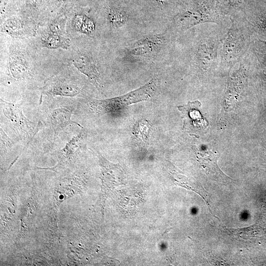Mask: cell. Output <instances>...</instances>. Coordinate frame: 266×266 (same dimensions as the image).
Listing matches in <instances>:
<instances>
[{
    "label": "cell",
    "mask_w": 266,
    "mask_h": 266,
    "mask_svg": "<svg viewBox=\"0 0 266 266\" xmlns=\"http://www.w3.org/2000/svg\"><path fill=\"white\" fill-rule=\"evenodd\" d=\"M73 64L81 72L86 75L94 83L100 85L99 72L96 64L90 57L84 53H78L75 56Z\"/></svg>",
    "instance_id": "8fae6325"
},
{
    "label": "cell",
    "mask_w": 266,
    "mask_h": 266,
    "mask_svg": "<svg viewBox=\"0 0 266 266\" xmlns=\"http://www.w3.org/2000/svg\"><path fill=\"white\" fill-rule=\"evenodd\" d=\"M22 27L18 21H9L5 23V29L10 33H17L21 30Z\"/></svg>",
    "instance_id": "44dd1931"
},
{
    "label": "cell",
    "mask_w": 266,
    "mask_h": 266,
    "mask_svg": "<svg viewBox=\"0 0 266 266\" xmlns=\"http://www.w3.org/2000/svg\"><path fill=\"white\" fill-rule=\"evenodd\" d=\"M85 132L83 129L72 137L65 146L56 154L57 160V165L50 168L42 169L57 171L68 166L72 163L77 153L81 147L85 137Z\"/></svg>",
    "instance_id": "8992f818"
},
{
    "label": "cell",
    "mask_w": 266,
    "mask_h": 266,
    "mask_svg": "<svg viewBox=\"0 0 266 266\" xmlns=\"http://www.w3.org/2000/svg\"><path fill=\"white\" fill-rule=\"evenodd\" d=\"M252 52L257 62L266 74V40L254 38L251 42Z\"/></svg>",
    "instance_id": "9a60e30c"
},
{
    "label": "cell",
    "mask_w": 266,
    "mask_h": 266,
    "mask_svg": "<svg viewBox=\"0 0 266 266\" xmlns=\"http://www.w3.org/2000/svg\"><path fill=\"white\" fill-rule=\"evenodd\" d=\"M80 89L76 85L65 82H57L49 84L42 88L40 99V104L42 102L43 94L48 96H60L73 97L80 93Z\"/></svg>",
    "instance_id": "7c38bea8"
},
{
    "label": "cell",
    "mask_w": 266,
    "mask_h": 266,
    "mask_svg": "<svg viewBox=\"0 0 266 266\" xmlns=\"http://www.w3.org/2000/svg\"><path fill=\"white\" fill-rule=\"evenodd\" d=\"M74 26L81 32L90 33L94 30L93 22L89 18L82 15H77L73 21Z\"/></svg>",
    "instance_id": "ac0fdd59"
},
{
    "label": "cell",
    "mask_w": 266,
    "mask_h": 266,
    "mask_svg": "<svg viewBox=\"0 0 266 266\" xmlns=\"http://www.w3.org/2000/svg\"><path fill=\"white\" fill-rule=\"evenodd\" d=\"M0 145L1 149L2 150L10 148L14 145L13 141L7 135L1 128H0Z\"/></svg>",
    "instance_id": "ffe728a7"
},
{
    "label": "cell",
    "mask_w": 266,
    "mask_h": 266,
    "mask_svg": "<svg viewBox=\"0 0 266 266\" xmlns=\"http://www.w3.org/2000/svg\"><path fill=\"white\" fill-rule=\"evenodd\" d=\"M164 42L160 35L143 37L134 42L127 50V54L133 57H148L156 53Z\"/></svg>",
    "instance_id": "52a82bcc"
},
{
    "label": "cell",
    "mask_w": 266,
    "mask_h": 266,
    "mask_svg": "<svg viewBox=\"0 0 266 266\" xmlns=\"http://www.w3.org/2000/svg\"><path fill=\"white\" fill-rule=\"evenodd\" d=\"M218 42L213 39L202 40L199 44L196 52V62L198 66L203 70L208 69L216 61Z\"/></svg>",
    "instance_id": "ba28073f"
},
{
    "label": "cell",
    "mask_w": 266,
    "mask_h": 266,
    "mask_svg": "<svg viewBox=\"0 0 266 266\" xmlns=\"http://www.w3.org/2000/svg\"><path fill=\"white\" fill-rule=\"evenodd\" d=\"M200 102L196 100L178 106L183 120L184 130L196 137H199V134L203 132L208 125L200 112Z\"/></svg>",
    "instance_id": "5b68a950"
},
{
    "label": "cell",
    "mask_w": 266,
    "mask_h": 266,
    "mask_svg": "<svg viewBox=\"0 0 266 266\" xmlns=\"http://www.w3.org/2000/svg\"><path fill=\"white\" fill-rule=\"evenodd\" d=\"M196 155L198 161L209 176L222 181L232 180L218 167L217 153L210 150H200L197 151Z\"/></svg>",
    "instance_id": "9c48e42d"
},
{
    "label": "cell",
    "mask_w": 266,
    "mask_h": 266,
    "mask_svg": "<svg viewBox=\"0 0 266 266\" xmlns=\"http://www.w3.org/2000/svg\"><path fill=\"white\" fill-rule=\"evenodd\" d=\"M171 174L173 182L176 184L196 192L203 198L208 206H209L208 192L201 185L198 184L197 182L190 180L181 174H177V173L173 172H171Z\"/></svg>",
    "instance_id": "4fadbf2b"
},
{
    "label": "cell",
    "mask_w": 266,
    "mask_h": 266,
    "mask_svg": "<svg viewBox=\"0 0 266 266\" xmlns=\"http://www.w3.org/2000/svg\"><path fill=\"white\" fill-rule=\"evenodd\" d=\"M10 72L13 77L18 79L24 78L30 73L26 63L20 58H13L10 63Z\"/></svg>",
    "instance_id": "2e32d148"
},
{
    "label": "cell",
    "mask_w": 266,
    "mask_h": 266,
    "mask_svg": "<svg viewBox=\"0 0 266 266\" xmlns=\"http://www.w3.org/2000/svg\"><path fill=\"white\" fill-rule=\"evenodd\" d=\"M109 20L112 25L116 27H121L127 22V16L122 12L116 10H112L110 11L109 15Z\"/></svg>",
    "instance_id": "d6986e66"
},
{
    "label": "cell",
    "mask_w": 266,
    "mask_h": 266,
    "mask_svg": "<svg viewBox=\"0 0 266 266\" xmlns=\"http://www.w3.org/2000/svg\"><path fill=\"white\" fill-rule=\"evenodd\" d=\"M72 111L66 107L54 109L50 115V122L54 131V141L59 133L68 125L75 124L81 128L83 127L77 122L71 119Z\"/></svg>",
    "instance_id": "30bf717a"
},
{
    "label": "cell",
    "mask_w": 266,
    "mask_h": 266,
    "mask_svg": "<svg viewBox=\"0 0 266 266\" xmlns=\"http://www.w3.org/2000/svg\"><path fill=\"white\" fill-rule=\"evenodd\" d=\"M156 83L153 79L124 95L108 99L92 100L89 104L90 108L98 114L116 115L130 105L149 99L155 92Z\"/></svg>",
    "instance_id": "6da1fadb"
},
{
    "label": "cell",
    "mask_w": 266,
    "mask_h": 266,
    "mask_svg": "<svg viewBox=\"0 0 266 266\" xmlns=\"http://www.w3.org/2000/svg\"><path fill=\"white\" fill-rule=\"evenodd\" d=\"M247 27L255 38L266 40V12L260 13L250 18Z\"/></svg>",
    "instance_id": "5bb4252c"
},
{
    "label": "cell",
    "mask_w": 266,
    "mask_h": 266,
    "mask_svg": "<svg viewBox=\"0 0 266 266\" xmlns=\"http://www.w3.org/2000/svg\"><path fill=\"white\" fill-rule=\"evenodd\" d=\"M46 44L50 47H59L62 45L61 39L57 35H49L45 40Z\"/></svg>",
    "instance_id": "7402d4cb"
},
{
    "label": "cell",
    "mask_w": 266,
    "mask_h": 266,
    "mask_svg": "<svg viewBox=\"0 0 266 266\" xmlns=\"http://www.w3.org/2000/svg\"><path fill=\"white\" fill-rule=\"evenodd\" d=\"M150 125L145 120H141L135 125L133 133L136 139L140 142H145L148 139Z\"/></svg>",
    "instance_id": "e0dca14e"
},
{
    "label": "cell",
    "mask_w": 266,
    "mask_h": 266,
    "mask_svg": "<svg viewBox=\"0 0 266 266\" xmlns=\"http://www.w3.org/2000/svg\"><path fill=\"white\" fill-rule=\"evenodd\" d=\"M99 162L101 168V202L104 204L109 192L118 185L122 183L124 172L121 166L108 161L99 152L96 151Z\"/></svg>",
    "instance_id": "277c9868"
},
{
    "label": "cell",
    "mask_w": 266,
    "mask_h": 266,
    "mask_svg": "<svg viewBox=\"0 0 266 266\" xmlns=\"http://www.w3.org/2000/svg\"><path fill=\"white\" fill-rule=\"evenodd\" d=\"M251 35L252 33L248 27L244 28L235 21H232L221 43V62L226 65H233L237 62L250 46Z\"/></svg>",
    "instance_id": "7a4b0ae2"
},
{
    "label": "cell",
    "mask_w": 266,
    "mask_h": 266,
    "mask_svg": "<svg viewBox=\"0 0 266 266\" xmlns=\"http://www.w3.org/2000/svg\"><path fill=\"white\" fill-rule=\"evenodd\" d=\"M0 105L3 115L10 121L21 139L26 142L27 148L40 128V122L36 124L31 121L18 104L0 99Z\"/></svg>",
    "instance_id": "3957f363"
}]
</instances>
